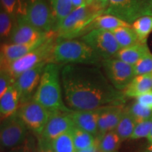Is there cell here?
Listing matches in <instances>:
<instances>
[{
  "label": "cell",
  "mask_w": 152,
  "mask_h": 152,
  "mask_svg": "<svg viewBox=\"0 0 152 152\" xmlns=\"http://www.w3.org/2000/svg\"><path fill=\"white\" fill-rule=\"evenodd\" d=\"M140 152H152V144L149 143V144L144 148Z\"/></svg>",
  "instance_id": "obj_41"
},
{
  "label": "cell",
  "mask_w": 152,
  "mask_h": 152,
  "mask_svg": "<svg viewBox=\"0 0 152 152\" xmlns=\"http://www.w3.org/2000/svg\"><path fill=\"white\" fill-rule=\"evenodd\" d=\"M24 4L18 15L38 29L46 33L53 31L54 18L47 0H26Z\"/></svg>",
  "instance_id": "obj_7"
},
{
  "label": "cell",
  "mask_w": 152,
  "mask_h": 152,
  "mask_svg": "<svg viewBox=\"0 0 152 152\" xmlns=\"http://www.w3.org/2000/svg\"><path fill=\"white\" fill-rule=\"evenodd\" d=\"M83 42L90 46L102 60L115 57L121 49L112 32L102 29H94L82 36Z\"/></svg>",
  "instance_id": "obj_9"
},
{
  "label": "cell",
  "mask_w": 152,
  "mask_h": 152,
  "mask_svg": "<svg viewBox=\"0 0 152 152\" xmlns=\"http://www.w3.org/2000/svg\"><path fill=\"white\" fill-rule=\"evenodd\" d=\"M124 109L123 105H109L101 107L98 118V135L96 137L115 130Z\"/></svg>",
  "instance_id": "obj_16"
},
{
  "label": "cell",
  "mask_w": 152,
  "mask_h": 152,
  "mask_svg": "<svg viewBox=\"0 0 152 152\" xmlns=\"http://www.w3.org/2000/svg\"><path fill=\"white\" fill-rule=\"evenodd\" d=\"M52 31L49 32L47 37L28 44H14V43H3L1 45L0 51V61H1V68L9 65L12 62L18 60L25 55L32 52L34 49L45 42L50 35Z\"/></svg>",
  "instance_id": "obj_15"
},
{
  "label": "cell",
  "mask_w": 152,
  "mask_h": 152,
  "mask_svg": "<svg viewBox=\"0 0 152 152\" xmlns=\"http://www.w3.org/2000/svg\"><path fill=\"white\" fill-rule=\"evenodd\" d=\"M108 3L109 0H93V2L91 5L97 11L104 12L107 7Z\"/></svg>",
  "instance_id": "obj_38"
},
{
  "label": "cell",
  "mask_w": 152,
  "mask_h": 152,
  "mask_svg": "<svg viewBox=\"0 0 152 152\" xmlns=\"http://www.w3.org/2000/svg\"><path fill=\"white\" fill-rule=\"evenodd\" d=\"M18 116L30 131L39 136L46 126L51 113L33 99L20 104L17 111Z\"/></svg>",
  "instance_id": "obj_10"
},
{
  "label": "cell",
  "mask_w": 152,
  "mask_h": 152,
  "mask_svg": "<svg viewBox=\"0 0 152 152\" xmlns=\"http://www.w3.org/2000/svg\"><path fill=\"white\" fill-rule=\"evenodd\" d=\"M1 9L4 10L16 20L18 11V0H0Z\"/></svg>",
  "instance_id": "obj_35"
},
{
  "label": "cell",
  "mask_w": 152,
  "mask_h": 152,
  "mask_svg": "<svg viewBox=\"0 0 152 152\" xmlns=\"http://www.w3.org/2000/svg\"><path fill=\"white\" fill-rule=\"evenodd\" d=\"M112 33L118 43L121 49L128 47L140 43V39L137 34L131 27H121L112 30Z\"/></svg>",
  "instance_id": "obj_24"
},
{
  "label": "cell",
  "mask_w": 152,
  "mask_h": 152,
  "mask_svg": "<svg viewBox=\"0 0 152 152\" xmlns=\"http://www.w3.org/2000/svg\"><path fill=\"white\" fill-rule=\"evenodd\" d=\"M37 142L33 140L32 137L28 136L23 144L19 147L9 150L8 152H37Z\"/></svg>",
  "instance_id": "obj_34"
},
{
  "label": "cell",
  "mask_w": 152,
  "mask_h": 152,
  "mask_svg": "<svg viewBox=\"0 0 152 152\" xmlns=\"http://www.w3.org/2000/svg\"><path fill=\"white\" fill-rule=\"evenodd\" d=\"M29 129L18 114L1 121L0 142L4 149L10 150L23 144L29 136Z\"/></svg>",
  "instance_id": "obj_8"
},
{
  "label": "cell",
  "mask_w": 152,
  "mask_h": 152,
  "mask_svg": "<svg viewBox=\"0 0 152 152\" xmlns=\"http://www.w3.org/2000/svg\"><path fill=\"white\" fill-rule=\"evenodd\" d=\"M137 125L136 121L129 112L128 108H125L115 132L121 138V141L130 139Z\"/></svg>",
  "instance_id": "obj_23"
},
{
  "label": "cell",
  "mask_w": 152,
  "mask_h": 152,
  "mask_svg": "<svg viewBox=\"0 0 152 152\" xmlns=\"http://www.w3.org/2000/svg\"><path fill=\"white\" fill-rule=\"evenodd\" d=\"M127 108L131 115L136 121L137 124L152 119V110L145 107L137 102H134L130 106Z\"/></svg>",
  "instance_id": "obj_29"
},
{
  "label": "cell",
  "mask_w": 152,
  "mask_h": 152,
  "mask_svg": "<svg viewBox=\"0 0 152 152\" xmlns=\"http://www.w3.org/2000/svg\"><path fill=\"white\" fill-rule=\"evenodd\" d=\"M147 140H148V142H149V143L150 144H152V127H151V131H150L149 135L147 137Z\"/></svg>",
  "instance_id": "obj_42"
},
{
  "label": "cell",
  "mask_w": 152,
  "mask_h": 152,
  "mask_svg": "<svg viewBox=\"0 0 152 152\" xmlns=\"http://www.w3.org/2000/svg\"><path fill=\"white\" fill-rule=\"evenodd\" d=\"M47 64L48 63L42 62L38 64L25 71L16 79L14 85L20 95V105L33 98Z\"/></svg>",
  "instance_id": "obj_12"
},
{
  "label": "cell",
  "mask_w": 152,
  "mask_h": 152,
  "mask_svg": "<svg viewBox=\"0 0 152 152\" xmlns=\"http://www.w3.org/2000/svg\"><path fill=\"white\" fill-rule=\"evenodd\" d=\"M15 83V80L7 70L0 71V97L7 92L8 88Z\"/></svg>",
  "instance_id": "obj_33"
},
{
  "label": "cell",
  "mask_w": 152,
  "mask_h": 152,
  "mask_svg": "<svg viewBox=\"0 0 152 152\" xmlns=\"http://www.w3.org/2000/svg\"><path fill=\"white\" fill-rule=\"evenodd\" d=\"M75 126L70 112H56L51 113L43 132L37 138L49 142L63 133L71 130Z\"/></svg>",
  "instance_id": "obj_13"
},
{
  "label": "cell",
  "mask_w": 152,
  "mask_h": 152,
  "mask_svg": "<svg viewBox=\"0 0 152 152\" xmlns=\"http://www.w3.org/2000/svg\"><path fill=\"white\" fill-rule=\"evenodd\" d=\"M104 14L92 5H85L74 9L64 19L56 32L57 39H75L89 32L90 24L99 15Z\"/></svg>",
  "instance_id": "obj_4"
},
{
  "label": "cell",
  "mask_w": 152,
  "mask_h": 152,
  "mask_svg": "<svg viewBox=\"0 0 152 152\" xmlns=\"http://www.w3.org/2000/svg\"><path fill=\"white\" fill-rule=\"evenodd\" d=\"M132 27L135 31L140 42L147 43L148 36L152 33V15L137 19L132 23Z\"/></svg>",
  "instance_id": "obj_27"
},
{
  "label": "cell",
  "mask_w": 152,
  "mask_h": 152,
  "mask_svg": "<svg viewBox=\"0 0 152 152\" xmlns=\"http://www.w3.org/2000/svg\"><path fill=\"white\" fill-rule=\"evenodd\" d=\"M152 127V119L139 123L136 125L130 138L131 140H138L147 137Z\"/></svg>",
  "instance_id": "obj_32"
},
{
  "label": "cell",
  "mask_w": 152,
  "mask_h": 152,
  "mask_svg": "<svg viewBox=\"0 0 152 152\" xmlns=\"http://www.w3.org/2000/svg\"><path fill=\"white\" fill-rule=\"evenodd\" d=\"M100 152H112L117 151L122 142L115 130L109 131L103 135L96 137Z\"/></svg>",
  "instance_id": "obj_25"
},
{
  "label": "cell",
  "mask_w": 152,
  "mask_h": 152,
  "mask_svg": "<svg viewBox=\"0 0 152 152\" xmlns=\"http://www.w3.org/2000/svg\"><path fill=\"white\" fill-rule=\"evenodd\" d=\"M101 65L110 83L118 90H124L136 76L134 66L127 64L116 57L103 60Z\"/></svg>",
  "instance_id": "obj_11"
},
{
  "label": "cell",
  "mask_w": 152,
  "mask_h": 152,
  "mask_svg": "<svg viewBox=\"0 0 152 152\" xmlns=\"http://www.w3.org/2000/svg\"><path fill=\"white\" fill-rule=\"evenodd\" d=\"M61 66L56 63L47 64L33 98L50 113L72 111L65 105L63 99L59 79Z\"/></svg>",
  "instance_id": "obj_2"
},
{
  "label": "cell",
  "mask_w": 152,
  "mask_h": 152,
  "mask_svg": "<svg viewBox=\"0 0 152 152\" xmlns=\"http://www.w3.org/2000/svg\"><path fill=\"white\" fill-rule=\"evenodd\" d=\"M131 24L111 14H102L98 16L90 24L89 32L94 29H102L112 31L121 27H131Z\"/></svg>",
  "instance_id": "obj_22"
},
{
  "label": "cell",
  "mask_w": 152,
  "mask_h": 152,
  "mask_svg": "<svg viewBox=\"0 0 152 152\" xmlns=\"http://www.w3.org/2000/svg\"><path fill=\"white\" fill-rule=\"evenodd\" d=\"M102 58L82 39H56L52 53V62L65 66L68 64L97 66Z\"/></svg>",
  "instance_id": "obj_3"
},
{
  "label": "cell",
  "mask_w": 152,
  "mask_h": 152,
  "mask_svg": "<svg viewBox=\"0 0 152 152\" xmlns=\"http://www.w3.org/2000/svg\"><path fill=\"white\" fill-rule=\"evenodd\" d=\"M76 152H100L99 149L98 143H97V140H96V142H95V143L93 144L92 146H91V147L87 148V149L79 150V151H76Z\"/></svg>",
  "instance_id": "obj_39"
},
{
  "label": "cell",
  "mask_w": 152,
  "mask_h": 152,
  "mask_svg": "<svg viewBox=\"0 0 152 152\" xmlns=\"http://www.w3.org/2000/svg\"><path fill=\"white\" fill-rule=\"evenodd\" d=\"M20 107V95L14 84L0 97V116L5 120L17 113Z\"/></svg>",
  "instance_id": "obj_18"
},
{
  "label": "cell",
  "mask_w": 152,
  "mask_h": 152,
  "mask_svg": "<svg viewBox=\"0 0 152 152\" xmlns=\"http://www.w3.org/2000/svg\"><path fill=\"white\" fill-rule=\"evenodd\" d=\"M49 33L34 27L26 21L22 16L18 15L15 20L14 28L9 39L11 43L28 44L47 37Z\"/></svg>",
  "instance_id": "obj_14"
},
{
  "label": "cell",
  "mask_w": 152,
  "mask_h": 152,
  "mask_svg": "<svg viewBox=\"0 0 152 152\" xmlns=\"http://www.w3.org/2000/svg\"><path fill=\"white\" fill-rule=\"evenodd\" d=\"M71 131L76 151L87 149L96 142V137L77 127L75 126Z\"/></svg>",
  "instance_id": "obj_28"
},
{
  "label": "cell",
  "mask_w": 152,
  "mask_h": 152,
  "mask_svg": "<svg viewBox=\"0 0 152 152\" xmlns=\"http://www.w3.org/2000/svg\"><path fill=\"white\" fill-rule=\"evenodd\" d=\"M71 130L63 133L49 142L53 151L54 152H76Z\"/></svg>",
  "instance_id": "obj_26"
},
{
  "label": "cell",
  "mask_w": 152,
  "mask_h": 152,
  "mask_svg": "<svg viewBox=\"0 0 152 152\" xmlns=\"http://www.w3.org/2000/svg\"><path fill=\"white\" fill-rule=\"evenodd\" d=\"M61 80L66 105L75 111L123 105L125 96L114 87L97 66H63Z\"/></svg>",
  "instance_id": "obj_1"
},
{
  "label": "cell",
  "mask_w": 152,
  "mask_h": 152,
  "mask_svg": "<svg viewBox=\"0 0 152 152\" xmlns=\"http://www.w3.org/2000/svg\"><path fill=\"white\" fill-rule=\"evenodd\" d=\"M71 1L72 3H73L74 9H77L79 8V7L87 5L85 0H71Z\"/></svg>",
  "instance_id": "obj_40"
},
{
  "label": "cell",
  "mask_w": 152,
  "mask_h": 152,
  "mask_svg": "<svg viewBox=\"0 0 152 152\" xmlns=\"http://www.w3.org/2000/svg\"><path fill=\"white\" fill-rule=\"evenodd\" d=\"M150 52L147 43H137L132 46L121 49L115 57L127 64L134 66L142 57Z\"/></svg>",
  "instance_id": "obj_20"
},
{
  "label": "cell",
  "mask_w": 152,
  "mask_h": 152,
  "mask_svg": "<svg viewBox=\"0 0 152 152\" xmlns=\"http://www.w3.org/2000/svg\"><path fill=\"white\" fill-rule=\"evenodd\" d=\"M54 18L53 31L56 32L64 20L74 9L71 0H49Z\"/></svg>",
  "instance_id": "obj_21"
},
{
  "label": "cell",
  "mask_w": 152,
  "mask_h": 152,
  "mask_svg": "<svg viewBox=\"0 0 152 152\" xmlns=\"http://www.w3.org/2000/svg\"><path fill=\"white\" fill-rule=\"evenodd\" d=\"M15 22V19L4 10L0 11V36L1 39L10 37Z\"/></svg>",
  "instance_id": "obj_30"
},
{
  "label": "cell",
  "mask_w": 152,
  "mask_h": 152,
  "mask_svg": "<svg viewBox=\"0 0 152 152\" xmlns=\"http://www.w3.org/2000/svg\"><path fill=\"white\" fill-rule=\"evenodd\" d=\"M37 152H54L51 147L50 143L42 139L37 138Z\"/></svg>",
  "instance_id": "obj_37"
},
{
  "label": "cell",
  "mask_w": 152,
  "mask_h": 152,
  "mask_svg": "<svg viewBox=\"0 0 152 152\" xmlns=\"http://www.w3.org/2000/svg\"><path fill=\"white\" fill-rule=\"evenodd\" d=\"M152 90V73L136 75L123 91L125 97H137Z\"/></svg>",
  "instance_id": "obj_19"
},
{
  "label": "cell",
  "mask_w": 152,
  "mask_h": 152,
  "mask_svg": "<svg viewBox=\"0 0 152 152\" xmlns=\"http://www.w3.org/2000/svg\"><path fill=\"white\" fill-rule=\"evenodd\" d=\"M85 1L87 5H91L93 2V0H85Z\"/></svg>",
  "instance_id": "obj_43"
},
{
  "label": "cell",
  "mask_w": 152,
  "mask_h": 152,
  "mask_svg": "<svg viewBox=\"0 0 152 152\" xmlns=\"http://www.w3.org/2000/svg\"><path fill=\"white\" fill-rule=\"evenodd\" d=\"M99 109L85 111L72 110L70 115L76 127L91 133L96 137L98 135V118Z\"/></svg>",
  "instance_id": "obj_17"
},
{
  "label": "cell",
  "mask_w": 152,
  "mask_h": 152,
  "mask_svg": "<svg viewBox=\"0 0 152 152\" xmlns=\"http://www.w3.org/2000/svg\"><path fill=\"white\" fill-rule=\"evenodd\" d=\"M104 14L131 24L140 17L152 15V0H109Z\"/></svg>",
  "instance_id": "obj_6"
},
{
  "label": "cell",
  "mask_w": 152,
  "mask_h": 152,
  "mask_svg": "<svg viewBox=\"0 0 152 152\" xmlns=\"http://www.w3.org/2000/svg\"><path fill=\"white\" fill-rule=\"evenodd\" d=\"M137 102L145 107L152 110V90L137 96Z\"/></svg>",
  "instance_id": "obj_36"
},
{
  "label": "cell",
  "mask_w": 152,
  "mask_h": 152,
  "mask_svg": "<svg viewBox=\"0 0 152 152\" xmlns=\"http://www.w3.org/2000/svg\"><path fill=\"white\" fill-rule=\"evenodd\" d=\"M135 75L152 73V54L150 52L134 65Z\"/></svg>",
  "instance_id": "obj_31"
},
{
  "label": "cell",
  "mask_w": 152,
  "mask_h": 152,
  "mask_svg": "<svg viewBox=\"0 0 152 152\" xmlns=\"http://www.w3.org/2000/svg\"><path fill=\"white\" fill-rule=\"evenodd\" d=\"M56 39V33L52 31L42 45L9 65L1 67V69L7 70L16 82V79L25 71L33 68L42 62L51 63Z\"/></svg>",
  "instance_id": "obj_5"
},
{
  "label": "cell",
  "mask_w": 152,
  "mask_h": 152,
  "mask_svg": "<svg viewBox=\"0 0 152 152\" xmlns=\"http://www.w3.org/2000/svg\"><path fill=\"white\" fill-rule=\"evenodd\" d=\"M112 152H118V151L117 150V151H112Z\"/></svg>",
  "instance_id": "obj_44"
}]
</instances>
